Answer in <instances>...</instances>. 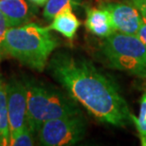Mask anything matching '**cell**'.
<instances>
[{"mask_svg":"<svg viewBox=\"0 0 146 146\" xmlns=\"http://www.w3.org/2000/svg\"><path fill=\"white\" fill-rule=\"evenodd\" d=\"M48 68L68 94L97 121L115 127L132 122V113L119 84L89 60L61 51L51 57Z\"/></svg>","mask_w":146,"mask_h":146,"instance_id":"cell-1","label":"cell"},{"mask_svg":"<svg viewBox=\"0 0 146 146\" xmlns=\"http://www.w3.org/2000/svg\"><path fill=\"white\" fill-rule=\"evenodd\" d=\"M59 42L48 28L36 23H27L10 28L4 40L5 56L13 57L23 66L42 72Z\"/></svg>","mask_w":146,"mask_h":146,"instance_id":"cell-2","label":"cell"},{"mask_svg":"<svg viewBox=\"0 0 146 146\" xmlns=\"http://www.w3.org/2000/svg\"><path fill=\"white\" fill-rule=\"evenodd\" d=\"M28 98V124L37 133L44 122L80 114L77 103L69 95L34 80L24 81Z\"/></svg>","mask_w":146,"mask_h":146,"instance_id":"cell-3","label":"cell"},{"mask_svg":"<svg viewBox=\"0 0 146 146\" xmlns=\"http://www.w3.org/2000/svg\"><path fill=\"white\" fill-rule=\"evenodd\" d=\"M100 52L110 68L146 79V45L137 35L114 31L104 38Z\"/></svg>","mask_w":146,"mask_h":146,"instance_id":"cell-4","label":"cell"},{"mask_svg":"<svg viewBox=\"0 0 146 146\" xmlns=\"http://www.w3.org/2000/svg\"><path fill=\"white\" fill-rule=\"evenodd\" d=\"M87 123L83 114L61 117L44 122L37 135L41 145H74L84 138Z\"/></svg>","mask_w":146,"mask_h":146,"instance_id":"cell-5","label":"cell"},{"mask_svg":"<svg viewBox=\"0 0 146 146\" xmlns=\"http://www.w3.org/2000/svg\"><path fill=\"white\" fill-rule=\"evenodd\" d=\"M11 137L28 124V98L24 81L16 78L6 83Z\"/></svg>","mask_w":146,"mask_h":146,"instance_id":"cell-6","label":"cell"},{"mask_svg":"<svg viewBox=\"0 0 146 146\" xmlns=\"http://www.w3.org/2000/svg\"><path fill=\"white\" fill-rule=\"evenodd\" d=\"M101 8L104 9L109 14L114 31L137 35L143 21V16L135 6L130 3L106 2L102 4Z\"/></svg>","mask_w":146,"mask_h":146,"instance_id":"cell-7","label":"cell"},{"mask_svg":"<svg viewBox=\"0 0 146 146\" xmlns=\"http://www.w3.org/2000/svg\"><path fill=\"white\" fill-rule=\"evenodd\" d=\"M0 11L11 28L30 23L33 15V8L28 0H0Z\"/></svg>","mask_w":146,"mask_h":146,"instance_id":"cell-8","label":"cell"},{"mask_svg":"<svg viewBox=\"0 0 146 146\" xmlns=\"http://www.w3.org/2000/svg\"><path fill=\"white\" fill-rule=\"evenodd\" d=\"M81 26L80 20L73 13V7L66 6L51 20L48 29L62 34L68 40H73Z\"/></svg>","mask_w":146,"mask_h":146,"instance_id":"cell-9","label":"cell"},{"mask_svg":"<svg viewBox=\"0 0 146 146\" xmlns=\"http://www.w3.org/2000/svg\"><path fill=\"white\" fill-rule=\"evenodd\" d=\"M86 27L93 35L104 39L115 31L109 14L103 8H90L86 11Z\"/></svg>","mask_w":146,"mask_h":146,"instance_id":"cell-10","label":"cell"},{"mask_svg":"<svg viewBox=\"0 0 146 146\" xmlns=\"http://www.w3.org/2000/svg\"><path fill=\"white\" fill-rule=\"evenodd\" d=\"M0 138L4 146L11 145V130L8 116V100L6 83L0 75Z\"/></svg>","mask_w":146,"mask_h":146,"instance_id":"cell-11","label":"cell"},{"mask_svg":"<svg viewBox=\"0 0 146 146\" xmlns=\"http://www.w3.org/2000/svg\"><path fill=\"white\" fill-rule=\"evenodd\" d=\"M132 122L135 125L139 138L141 139V144L146 146V88L141 98V107H139V115L136 117L134 114L131 115Z\"/></svg>","mask_w":146,"mask_h":146,"instance_id":"cell-12","label":"cell"},{"mask_svg":"<svg viewBox=\"0 0 146 146\" xmlns=\"http://www.w3.org/2000/svg\"><path fill=\"white\" fill-rule=\"evenodd\" d=\"M81 4V0H48L44 6L43 15L46 20H52L56 14L66 6L75 8Z\"/></svg>","mask_w":146,"mask_h":146,"instance_id":"cell-13","label":"cell"},{"mask_svg":"<svg viewBox=\"0 0 146 146\" xmlns=\"http://www.w3.org/2000/svg\"><path fill=\"white\" fill-rule=\"evenodd\" d=\"M33 132L26 124L21 130L11 137V145L13 146H33L34 145Z\"/></svg>","mask_w":146,"mask_h":146,"instance_id":"cell-14","label":"cell"},{"mask_svg":"<svg viewBox=\"0 0 146 146\" xmlns=\"http://www.w3.org/2000/svg\"><path fill=\"white\" fill-rule=\"evenodd\" d=\"M10 25L6 19V17L4 14L2 13V11H0V59H2L5 56V52H4V40H5V35L7 31L10 29Z\"/></svg>","mask_w":146,"mask_h":146,"instance_id":"cell-15","label":"cell"},{"mask_svg":"<svg viewBox=\"0 0 146 146\" xmlns=\"http://www.w3.org/2000/svg\"><path fill=\"white\" fill-rule=\"evenodd\" d=\"M127 1L133 6H135L141 11L143 18L146 19V0H127Z\"/></svg>","mask_w":146,"mask_h":146,"instance_id":"cell-16","label":"cell"},{"mask_svg":"<svg viewBox=\"0 0 146 146\" xmlns=\"http://www.w3.org/2000/svg\"><path fill=\"white\" fill-rule=\"evenodd\" d=\"M137 36L146 45V19L145 18H143V21H142L141 27L139 29Z\"/></svg>","mask_w":146,"mask_h":146,"instance_id":"cell-17","label":"cell"},{"mask_svg":"<svg viewBox=\"0 0 146 146\" xmlns=\"http://www.w3.org/2000/svg\"><path fill=\"white\" fill-rule=\"evenodd\" d=\"M28 1L35 7H44L48 0H28Z\"/></svg>","mask_w":146,"mask_h":146,"instance_id":"cell-18","label":"cell"},{"mask_svg":"<svg viewBox=\"0 0 146 146\" xmlns=\"http://www.w3.org/2000/svg\"><path fill=\"white\" fill-rule=\"evenodd\" d=\"M0 146H4V142H3L1 138H0Z\"/></svg>","mask_w":146,"mask_h":146,"instance_id":"cell-19","label":"cell"}]
</instances>
